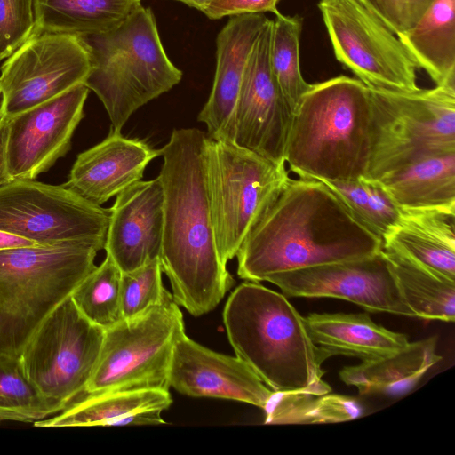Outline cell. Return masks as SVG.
<instances>
[{
  "mask_svg": "<svg viewBox=\"0 0 455 455\" xmlns=\"http://www.w3.org/2000/svg\"><path fill=\"white\" fill-rule=\"evenodd\" d=\"M207 138L196 128L174 129L160 149L164 228L159 259L174 301L194 316L212 311L235 283L216 246L206 178Z\"/></svg>",
  "mask_w": 455,
  "mask_h": 455,
  "instance_id": "obj_1",
  "label": "cell"
},
{
  "mask_svg": "<svg viewBox=\"0 0 455 455\" xmlns=\"http://www.w3.org/2000/svg\"><path fill=\"white\" fill-rule=\"evenodd\" d=\"M381 250L382 240L323 181L289 178L238 250L237 275L261 282L275 274L358 259Z\"/></svg>",
  "mask_w": 455,
  "mask_h": 455,
  "instance_id": "obj_2",
  "label": "cell"
},
{
  "mask_svg": "<svg viewBox=\"0 0 455 455\" xmlns=\"http://www.w3.org/2000/svg\"><path fill=\"white\" fill-rule=\"evenodd\" d=\"M223 323L235 355L272 391H331L322 379L326 358L283 294L259 282L242 283L226 302Z\"/></svg>",
  "mask_w": 455,
  "mask_h": 455,
  "instance_id": "obj_3",
  "label": "cell"
},
{
  "mask_svg": "<svg viewBox=\"0 0 455 455\" xmlns=\"http://www.w3.org/2000/svg\"><path fill=\"white\" fill-rule=\"evenodd\" d=\"M370 149L368 87L347 76L310 84L292 112L284 154L290 170L319 180L366 177Z\"/></svg>",
  "mask_w": 455,
  "mask_h": 455,
  "instance_id": "obj_4",
  "label": "cell"
},
{
  "mask_svg": "<svg viewBox=\"0 0 455 455\" xmlns=\"http://www.w3.org/2000/svg\"><path fill=\"white\" fill-rule=\"evenodd\" d=\"M80 37L91 63L84 84L102 102L111 131L121 132L138 108L182 78L164 51L149 7L140 4L116 27Z\"/></svg>",
  "mask_w": 455,
  "mask_h": 455,
  "instance_id": "obj_5",
  "label": "cell"
},
{
  "mask_svg": "<svg viewBox=\"0 0 455 455\" xmlns=\"http://www.w3.org/2000/svg\"><path fill=\"white\" fill-rule=\"evenodd\" d=\"M87 242L0 251V354L20 356L43 321L97 267Z\"/></svg>",
  "mask_w": 455,
  "mask_h": 455,
  "instance_id": "obj_6",
  "label": "cell"
},
{
  "mask_svg": "<svg viewBox=\"0 0 455 455\" xmlns=\"http://www.w3.org/2000/svg\"><path fill=\"white\" fill-rule=\"evenodd\" d=\"M368 89L367 178L377 180L422 159L455 152V83L412 92Z\"/></svg>",
  "mask_w": 455,
  "mask_h": 455,
  "instance_id": "obj_7",
  "label": "cell"
},
{
  "mask_svg": "<svg viewBox=\"0 0 455 455\" xmlns=\"http://www.w3.org/2000/svg\"><path fill=\"white\" fill-rule=\"evenodd\" d=\"M205 164L216 246L227 266L279 196L288 171L285 162L275 163L234 141L209 137Z\"/></svg>",
  "mask_w": 455,
  "mask_h": 455,
  "instance_id": "obj_8",
  "label": "cell"
},
{
  "mask_svg": "<svg viewBox=\"0 0 455 455\" xmlns=\"http://www.w3.org/2000/svg\"><path fill=\"white\" fill-rule=\"evenodd\" d=\"M183 315L170 292L159 304L105 330L84 395L133 389L169 391L177 342L185 335Z\"/></svg>",
  "mask_w": 455,
  "mask_h": 455,
  "instance_id": "obj_9",
  "label": "cell"
},
{
  "mask_svg": "<svg viewBox=\"0 0 455 455\" xmlns=\"http://www.w3.org/2000/svg\"><path fill=\"white\" fill-rule=\"evenodd\" d=\"M109 216L63 185L13 179L0 186V230L40 245L87 242L104 249Z\"/></svg>",
  "mask_w": 455,
  "mask_h": 455,
  "instance_id": "obj_10",
  "label": "cell"
},
{
  "mask_svg": "<svg viewBox=\"0 0 455 455\" xmlns=\"http://www.w3.org/2000/svg\"><path fill=\"white\" fill-rule=\"evenodd\" d=\"M105 330L91 323L71 297L43 321L20 355L30 381L45 397L68 406L84 394Z\"/></svg>",
  "mask_w": 455,
  "mask_h": 455,
  "instance_id": "obj_11",
  "label": "cell"
},
{
  "mask_svg": "<svg viewBox=\"0 0 455 455\" xmlns=\"http://www.w3.org/2000/svg\"><path fill=\"white\" fill-rule=\"evenodd\" d=\"M336 59L367 87L412 92L418 66L399 38L359 0L318 4Z\"/></svg>",
  "mask_w": 455,
  "mask_h": 455,
  "instance_id": "obj_12",
  "label": "cell"
},
{
  "mask_svg": "<svg viewBox=\"0 0 455 455\" xmlns=\"http://www.w3.org/2000/svg\"><path fill=\"white\" fill-rule=\"evenodd\" d=\"M90 55L81 37L34 33L0 69V117L10 118L84 84Z\"/></svg>",
  "mask_w": 455,
  "mask_h": 455,
  "instance_id": "obj_13",
  "label": "cell"
},
{
  "mask_svg": "<svg viewBox=\"0 0 455 455\" xmlns=\"http://www.w3.org/2000/svg\"><path fill=\"white\" fill-rule=\"evenodd\" d=\"M266 281L275 284L286 296L334 298L371 312L414 317L383 249L358 259L275 274Z\"/></svg>",
  "mask_w": 455,
  "mask_h": 455,
  "instance_id": "obj_14",
  "label": "cell"
},
{
  "mask_svg": "<svg viewBox=\"0 0 455 455\" xmlns=\"http://www.w3.org/2000/svg\"><path fill=\"white\" fill-rule=\"evenodd\" d=\"M271 34L272 20L267 19L248 57L234 113L233 141L283 163L292 111L272 71Z\"/></svg>",
  "mask_w": 455,
  "mask_h": 455,
  "instance_id": "obj_15",
  "label": "cell"
},
{
  "mask_svg": "<svg viewBox=\"0 0 455 455\" xmlns=\"http://www.w3.org/2000/svg\"><path fill=\"white\" fill-rule=\"evenodd\" d=\"M89 93L84 84L7 118L6 155L12 179L35 180L71 148Z\"/></svg>",
  "mask_w": 455,
  "mask_h": 455,
  "instance_id": "obj_16",
  "label": "cell"
},
{
  "mask_svg": "<svg viewBox=\"0 0 455 455\" xmlns=\"http://www.w3.org/2000/svg\"><path fill=\"white\" fill-rule=\"evenodd\" d=\"M169 385L188 396L235 400L262 410L274 392L236 355L212 351L186 334L175 346Z\"/></svg>",
  "mask_w": 455,
  "mask_h": 455,
  "instance_id": "obj_17",
  "label": "cell"
},
{
  "mask_svg": "<svg viewBox=\"0 0 455 455\" xmlns=\"http://www.w3.org/2000/svg\"><path fill=\"white\" fill-rule=\"evenodd\" d=\"M104 250L122 273L159 259L164 228V190L159 177L129 186L116 195Z\"/></svg>",
  "mask_w": 455,
  "mask_h": 455,
  "instance_id": "obj_18",
  "label": "cell"
},
{
  "mask_svg": "<svg viewBox=\"0 0 455 455\" xmlns=\"http://www.w3.org/2000/svg\"><path fill=\"white\" fill-rule=\"evenodd\" d=\"M267 20L263 13L231 16L217 36L213 84L197 116L212 140L233 141L234 113L248 57Z\"/></svg>",
  "mask_w": 455,
  "mask_h": 455,
  "instance_id": "obj_19",
  "label": "cell"
},
{
  "mask_svg": "<svg viewBox=\"0 0 455 455\" xmlns=\"http://www.w3.org/2000/svg\"><path fill=\"white\" fill-rule=\"evenodd\" d=\"M158 156L161 150L144 140L111 131L101 142L77 156L63 186L101 205L140 180L148 164Z\"/></svg>",
  "mask_w": 455,
  "mask_h": 455,
  "instance_id": "obj_20",
  "label": "cell"
},
{
  "mask_svg": "<svg viewBox=\"0 0 455 455\" xmlns=\"http://www.w3.org/2000/svg\"><path fill=\"white\" fill-rule=\"evenodd\" d=\"M382 249L455 281V211L401 210Z\"/></svg>",
  "mask_w": 455,
  "mask_h": 455,
  "instance_id": "obj_21",
  "label": "cell"
},
{
  "mask_svg": "<svg viewBox=\"0 0 455 455\" xmlns=\"http://www.w3.org/2000/svg\"><path fill=\"white\" fill-rule=\"evenodd\" d=\"M172 403L162 389H133L86 395L57 416L36 421L39 427L160 425Z\"/></svg>",
  "mask_w": 455,
  "mask_h": 455,
  "instance_id": "obj_22",
  "label": "cell"
},
{
  "mask_svg": "<svg viewBox=\"0 0 455 455\" xmlns=\"http://www.w3.org/2000/svg\"><path fill=\"white\" fill-rule=\"evenodd\" d=\"M308 334L325 358L346 355L373 360L403 348L408 338L374 323L366 314H310Z\"/></svg>",
  "mask_w": 455,
  "mask_h": 455,
  "instance_id": "obj_23",
  "label": "cell"
},
{
  "mask_svg": "<svg viewBox=\"0 0 455 455\" xmlns=\"http://www.w3.org/2000/svg\"><path fill=\"white\" fill-rule=\"evenodd\" d=\"M436 345V337L409 342L392 354L343 368L340 379L357 387L361 395L404 393L442 359Z\"/></svg>",
  "mask_w": 455,
  "mask_h": 455,
  "instance_id": "obj_24",
  "label": "cell"
},
{
  "mask_svg": "<svg viewBox=\"0 0 455 455\" xmlns=\"http://www.w3.org/2000/svg\"><path fill=\"white\" fill-rule=\"evenodd\" d=\"M403 211H455V152L433 156L377 180Z\"/></svg>",
  "mask_w": 455,
  "mask_h": 455,
  "instance_id": "obj_25",
  "label": "cell"
},
{
  "mask_svg": "<svg viewBox=\"0 0 455 455\" xmlns=\"http://www.w3.org/2000/svg\"><path fill=\"white\" fill-rule=\"evenodd\" d=\"M397 37L436 85L455 83V0H433Z\"/></svg>",
  "mask_w": 455,
  "mask_h": 455,
  "instance_id": "obj_26",
  "label": "cell"
},
{
  "mask_svg": "<svg viewBox=\"0 0 455 455\" xmlns=\"http://www.w3.org/2000/svg\"><path fill=\"white\" fill-rule=\"evenodd\" d=\"M36 32L87 36L108 31L121 22L141 0H35Z\"/></svg>",
  "mask_w": 455,
  "mask_h": 455,
  "instance_id": "obj_27",
  "label": "cell"
},
{
  "mask_svg": "<svg viewBox=\"0 0 455 455\" xmlns=\"http://www.w3.org/2000/svg\"><path fill=\"white\" fill-rule=\"evenodd\" d=\"M383 251L402 297L414 317L453 322L455 281L434 274L395 252Z\"/></svg>",
  "mask_w": 455,
  "mask_h": 455,
  "instance_id": "obj_28",
  "label": "cell"
},
{
  "mask_svg": "<svg viewBox=\"0 0 455 455\" xmlns=\"http://www.w3.org/2000/svg\"><path fill=\"white\" fill-rule=\"evenodd\" d=\"M265 424H318L353 420L363 413L352 397L307 391L273 392L263 409Z\"/></svg>",
  "mask_w": 455,
  "mask_h": 455,
  "instance_id": "obj_29",
  "label": "cell"
},
{
  "mask_svg": "<svg viewBox=\"0 0 455 455\" xmlns=\"http://www.w3.org/2000/svg\"><path fill=\"white\" fill-rule=\"evenodd\" d=\"M67 407L41 394L27 376L20 356L0 354V421L35 423Z\"/></svg>",
  "mask_w": 455,
  "mask_h": 455,
  "instance_id": "obj_30",
  "label": "cell"
},
{
  "mask_svg": "<svg viewBox=\"0 0 455 455\" xmlns=\"http://www.w3.org/2000/svg\"><path fill=\"white\" fill-rule=\"evenodd\" d=\"M321 181L363 226L381 240L399 219L401 210L376 180L360 177Z\"/></svg>",
  "mask_w": 455,
  "mask_h": 455,
  "instance_id": "obj_31",
  "label": "cell"
},
{
  "mask_svg": "<svg viewBox=\"0 0 455 455\" xmlns=\"http://www.w3.org/2000/svg\"><path fill=\"white\" fill-rule=\"evenodd\" d=\"M303 19L286 16L281 12L272 20L270 64L278 85L291 111L311 84L301 74L299 62V39Z\"/></svg>",
  "mask_w": 455,
  "mask_h": 455,
  "instance_id": "obj_32",
  "label": "cell"
},
{
  "mask_svg": "<svg viewBox=\"0 0 455 455\" xmlns=\"http://www.w3.org/2000/svg\"><path fill=\"white\" fill-rule=\"evenodd\" d=\"M121 276L122 271L106 254L103 262L79 283L70 296L80 313L104 330L123 319Z\"/></svg>",
  "mask_w": 455,
  "mask_h": 455,
  "instance_id": "obj_33",
  "label": "cell"
},
{
  "mask_svg": "<svg viewBox=\"0 0 455 455\" xmlns=\"http://www.w3.org/2000/svg\"><path fill=\"white\" fill-rule=\"evenodd\" d=\"M159 259L121 276V310L124 318L135 316L152 306L161 303L170 291L162 281Z\"/></svg>",
  "mask_w": 455,
  "mask_h": 455,
  "instance_id": "obj_34",
  "label": "cell"
},
{
  "mask_svg": "<svg viewBox=\"0 0 455 455\" xmlns=\"http://www.w3.org/2000/svg\"><path fill=\"white\" fill-rule=\"evenodd\" d=\"M36 28L35 0H0V60L23 44Z\"/></svg>",
  "mask_w": 455,
  "mask_h": 455,
  "instance_id": "obj_35",
  "label": "cell"
},
{
  "mask_svg": "<svg viewBox=\"0 0 455 455\" xmlns=\"http://www.w3.org/2000/svg\"><path fill=\"white\" fill-rule=\"evenodd\" d=\"M396 36L411 28L433 0H359Z\"/></svg>",
  "mask_w": 455,
  "mask_h": 455,
  "instance_id": "obj_36",
  "label": "cell"
},
{
  "mask_svg": "<svg viewBox=\"0 0 455 455\" xmlns=\"http://www.w3.org/2000/svg\"><path fill=\"white\" fill-rule=\"evenodd\" d=\"M280 0H212L203 12L212 20H219L226 16H235L249 13L280 12L277 4Z\"/></svg>",
  "mask_w": 455,
  "mask_h": 455,
  "instance_id": "obj_37",
  "label": "cell"
},
{
  "mask_svg": "<svg viewBox=\"0 0 455 455\" xmlns=\"http://www.w3.org/2000/svg\"><path fill=\"white\" fill-rule=\"evenodd\" d=\"M7 118L0 117V186L13 180L8 171L6 155Z\"/></svg>",
  "mask_w": 455,
  "mask_h": 455,
  "instance_id": "obj_38",
  "label": "cell"
},
{
  "mask_svg": "<svg viewBox=\"0 0 455 455\" xmlns=\"http://www.w3.org/2000/svg\"><path fill=\"white\" fill-rule=\"evenodd\" d=\"M40 245L33 241L0 230V251L11 248Z\"/></svg>",
  "mask_w": 455,
  "mask_h": 455,
  "instance_id": "obj_39",
  "label": "cell"
},
{
  "mask_svg": "<svg viewBox=\"0 0 455 455\" xmlns=\"http://www.w3.org/2000/svg\"><path fill=\"white\" fill-rule=\"evenodd\" d=\"M182 2L185 4L196 8L201 12L212 1V0H176Z\"/></svg>",
  "mask_w": 455,
  "mask_h": 455,
  "instance_id": "obj_40",
  "label": "cell"
}]
</instances>
